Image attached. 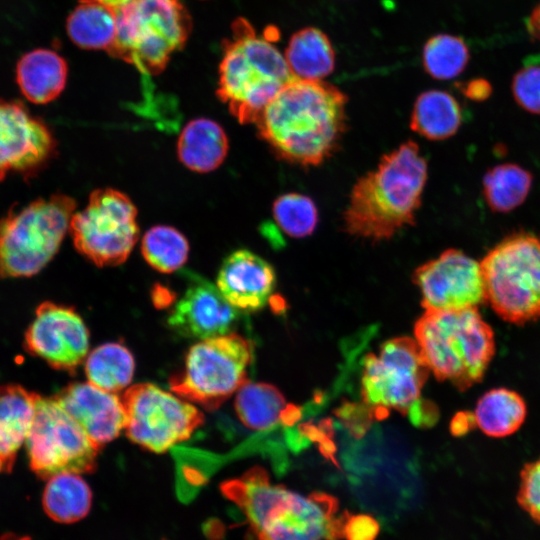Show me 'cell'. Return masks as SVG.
Wrapping results in <instances>:
<instances>
[{
    "label": "cell",
    "instance_id": "obj_19",
    "mask_svg": "<svg viewBox=\"0 0 540 540\" xmlns=\"http://www.w3.org/2000/svg\"><path fill=\"white\" fill-rule=\"evenodd\" d=\"M275 284L273 267L246 249L229 254L216 279V286L224 298L241 312L263 308L272 296Z\"/></svg>",
    "mask_w": 540,
    "mask_h": 540
},
{
    "label": "cell",
    "instance_id": "obj_20",
    "mask_svg": "<svg viewBox=\"0 0 540 540\" xmlns=\"http://www.w3.org/2000/svg\"><path fill=\"white\" fill-rule=\"evenodd\" d=\"M39 395L21 385H0V473H9L30 432Z\"/></svg>",
    "mask_w": 540,
    "mask_h": 540
},
{
    "label": "cell",
    "instance_id": "obj_36",
    "mask_svg": "<svg viewBox=\"0 0 540 540\" xmlns=\"http://www.w3.org/2000/svg\"><path fill=\"white\" fill-rule=\"evenodd\" d=\"M379 530V523L370 515L346 513L342 537L347 540H375Z\"/></svg>",
    "mask_w": 540,
    "mask_h": 540
},
{
    "label": "cell",
    "instance_id": "obj_7",
    "mask_svg": "<svg viewBox=\"0 0 540 540\" xmlns=\"http://www.w3.org/2000/svg\"><path fill=\"white\" fill-rule=\"evenodd\" d=\"M116 11L117 31L107 52L147 75L160 73L191 29L179 0H133Z\"/></svg>",
    "mask_w": 540,
    "mask_h": 540
},
{
    "label": "cell",
    "instance_id": "obj_40",
    "mask_svg": "<svg viewBox=\"0 0 540 540\" xmlns=\"http://www.w3.org/2000/svg\"><path fill=\"white\" fill-rule=\"evenodd\" d=\"M0 540H32L29 536L26 535H18L15 533H5L0 536Z\"/></svg>",
    "mask_w": 540,
    "mask_h": 540
},
{
    "label": "cell",
    "instance_id": "obj_28",
    "mask_svg": "<svg viewBox=\"0 0 540 540\" xmlns=\"http://www.w3.org/2000/svg\"><path fill=\"white\" fill-rule=\"evenodd\" d=\"M66 28L78 47L107 51L116 37V11L103 4L81 2L68 16Z\"/></svg>",
    "mask_w": 540,
    "mask_h": 540
},
{
    "label": "cell",
    "instance_id": "obj_15",
    "mask_svg": "<svg viewBox=\"0 0 540 540\" xmlns=\"http://www.w3.org/2000/svg\"><path fill=\"white\" fill-rule=\"evenodd\" d=\"M412 280L425 310L478 308L486 303L480 262L450 248L419 266Z\"/></svg>",
    "mask_w": 540,
    "mask_h": 540
},
{
    "label": "cell",
    "instance_id": "obj_16",
    "mask_svg": "<svg viewBox=\"0 0 540 540\" xmlns=\"http://www.w3.org/2000/svg\"><path fill=\"white\" fill-rule=\"evenodd\" d=\"M24 347L52 368L71 372L88 355L89 332L73 308L46 301L36 308L25 332Z\"/></svg>",
    "mask_w": 540,
    "mask_h": 540
},
{
    "label": "cell",
    "instance_id": "obj_1",
    "mask_svg": "<svg viewBox=\"0 0 540 540\" xmlns=\"http://www.w3.org/2000/svg\"><path fill=\"white\" fill-rule=\"evenodd\" d=\"M346 103V95L330 83L295 78L265 106L255 125L278 158L316 166L340 143Z\"/></svg>",
    "mask_w": 540,
    "mask_h": 540
},
{
    "label": "cell",
    "instance_id": "obj_13",
    "mask_svg": "<svg viewBox=\"0 0 540 540\" xmlns=\"http://www.w3.org/2000/svg\"><path fill=\"white\" fill-rule=\"evenodd\" d=\"M122 401L128 438L154 453L187 440L204 421L202 412L189 401L151 383L129 387Z\"/></svg>",
    "mask_w": 540,
    "mask_h": 540
},
{
    "label": "cell",
    "instance_id": "obj_3",
    "mask_svg": "<svg viewBox=\"0 0 540 540\" xmlns=\"http://www.w3.org/2000/svg\"><path fill=\"white\" fill-rule=\"evenodd\" d=\"M427 180V163L414 141L385 154L353 186L343 214L346 231L372 241L390 239L415 223Z\"/></svg>",
    "mask_w": 540,
    "mask_h": 540
},
{
    "label": "cell",
    "instance_id": "obj_10",
    "mask_svg": "<svg viewBox=\"0 0 540 540\" xmlns=\"http://www.w3.org/2000/svg\"><path fill=\"white\" fill-rule=\"evenodd\" d=\"M136 218L137 209L126 194L101 188L73 214L69 232L76 250L95 265L116 266L128 258L139 238Z\"/></svg>",
    "mask_w": 540,
    "mask_h": 540
},
{
    "label": "cell",
    "instance_id": "obj_6",
    "mask_svg": "<svg viewBox=\"0 0 540 540\" xmlns=\"http://www.w3.org/2000/svg\"><path fill=\"white\" fill-rule=\"evenodd\" d=\"M76 208L68 195L38 198L0 220V278L31 277L57 254Z\"/></svg>",
    "mask_w": 540,
    "mask_h": 540
},
{
    "label": "cell",
    "instance_id": "obj_35",
    "mask_svg": "<svg viewBox=\"0 0 540 540\" xmlns=\"http://www.w3.org/2000/svg\"><path fill=\"white\" fill-rule=\"evenodd\" d=\"M516 499L520 508L540 524V457L523 466Z\"/></svg>",
    "mask_w": 540,
    "mask_h": 540
},
{
    "label": "cell",
    "instance_id": "obj_39",
    "mask_svg": "<svg viewBox=\"0 0 540 540\" xmlns=\"http://www.w3.org/2000/svg\"><path fill=\"white\" fill-rule=\"evenodd\" d=\"M80 1L81 2H95V3L103 4L113 9H117L121 6L128 4L129 2L133 0H80Z\"/></svg>",
    "mask_w": 540,
    "mask_h": 540
},
{
    "label": "cell",
    "instance_id": "obj_2",
    "mask_svg": "<svg viewBox=\"0 0 540 540\" xmlns=\"http://www.w3.org/2000/svg\"><path fill=\"white\" fill-rule=\"evenodd\" d=\"M223 495L244 514L255 540H340L347 512L326 493L308 496L271 483L255 466L221 484Z\"/></svg>",
    "mask_w": 540,
    "mask_h": 540
},
{
    "label": "cell",
    "instance_id": "obj_5",
    "mask_svg": "<svg viewBox=\"0 0 540 540\" xmlns=\"http://www.w3.org/2000/svg\"><path fill=\"white\" fill-rule=\"evenodd\" d=\"M414 334L430 372L461 391L482 380L495 354L494 332L478 308L425 310Z\"/></svg>",
    "mask_w": 540,
    "mask_h": 540
},
{
    "label": "cell",
    "instance_id": "obj_18",
    "mask_svg": "<svg viewBox=\"0 0 540 540\" xmlns=\"http://www.w3.org/2000/svg\"><path fill=\"white\" fill-rule=\"evenodd\" d=\"M54 398L99 447L114 440L125 429L122 399L90 382L71 383Z\"/></svg>",
    "mask_w": 540,
    "mask_h": 540
},
{
    "label": "cell",
    "instance_id": "obj_22",
    "mask_svg": "<svg viewBox=\"0 0 540 540\" xmlns=\"http://www.w3.org/2000/svg\"><path fill=\"white\" fill-rule=\"evenodd\" d=\"M228 147L227 135L217 122L197 118L182 129L177 142V153L187 168L206 173L222 164Z\"/></svg>",
    "mask_w": 540,
    "mask_h": 540
},
{
    "label": "cell",
    "instance_id": "obj_4",
    "mask_svg": "<svg viewBox=\"0 0 540 540\" xmlns=\"http://www.w3.org/2000/svg\"><path fill=\"white\" fill-rule=\"evenodd\" d=\"M295 79L284 55L246 19L232 24L219 65L217 95L242 124L257 121L265 106Z\"/></svg>",
    "mask_w": 540,
    "mask_h": 540
},
{
    "label": "cell",
    "instance_id": "obj_27",
    "mask_svg": "<svg viewBox=\"0 0 540 540\" xmlns=\"http://www.w3.org/2000/svg\"><path fill=\"white\" fill-rule=\"evenodd\" d=\"M91 505V489L79 474L61 473L48 479L42 506L52 520L63 524L75 523L89 513Z\"/></svg>",
    "mask_w": 540,
    "mask_h": 540
},
{
    "label": "cell",
    "instance_id": "obj_37",
    "mask_svg": "<svg viewBox=\"0 0 540 540\" xmlns=\"http://www.w3.org/2000/svg\"><path fill=\"white\" fill-rule=\"evenodd\" d=\"M459 88L467 98L477 102L486 100L492 94V85L483 78H475L462 83Z\"/></svg>",
    "mask_w": 540,
    "mask_h": 540
},
{
    "label": "cell",
    "instance_id": "obj_26",
    "mask_svg": "<svg viewBox=\"0 0 540 540\" xmlns=\"http://www.w3.org/2000/svg\"><path fill=\"white\" fill-rule=\"evenodd\" d=\"M461 121V107L451 94L441 90H429L416 99L410 127L430 140H443L457 132Z\"/></svg>",
    "mask_w": 540,
    "mask_h": 540
},
{
    "label": "cell",
    "instance_id": "obj_8",
    "mask_svg": "<svg viewBox=\"0 0 540 540\" xmlns=\"http://www.w3.org/2000/svg\"><path fill=\"white\" fill-rule=\"evenodd\" d=\"M486 303L503 320L523 325L540 318V238L513 233L480 262Z\"/></svg>",
    "mask_w": 540,
    "mask_h": 540
},
{
    "label": "cell",
    "instance_id": "obj_32",
    "mask_svg": "<svg viewBox=\"0 0 540 540\" xmlns=\"http://www.w3.org/2000/svg\"><path fill=\"white\" fill-rule=\"evenodd\" d=\"M469 56L468 46L462 38L437 34L424 45L422 62L431 77L450 80L462 73L468 64Z\"/></svg>",
    "mask_w": 540,
    "mask_h": 540
},
{
    "label": "cell",
    "instance_id": "obj_30",
    "mask_svg": "<svg viewBox=\"0 0 540 540\" xmlns=\"http://www.w3.org/2000/svg\"><path fill=\"white\" fill-rule=\"evenodd\" d=\"M532 186L531 173L517 164H499L483 177V195L488 206L506 213L520 206Z\"/></svg>",
    "mask_w": 540,
    "mask_h": 540
},
{
    "label": "cell",
    "instance_id": "obj_21",
    "mask_svg": "<svg viewBox=\"0 0 540 540\" xmlns=\"http://www.w3.org/2000/svg\"><path fill=\"white\" fill-rule=\"evenodd\" d=\"M68 75L65 59L57 52L38 48L18 60L16 82L22 95L34 104H47L64 90Z\"/></svg>",
    "mask_w": 540,
    "mask_h": 540
},
{
    "label": "cell",
    "instance_id": "obj_11",
    "mask_svg": "<svg viewBox=\"0 0 540 540\" xmlns=\"http://www.w3.org/2000/svg\"><path fill=\"white\" fill-rule=\"evenodd\" d=\"M25 443L30 468L41 479L92 472L100 449L54 396H39Z\"/></svg>",
    "mask_w": 540,
    "mask_h": 540
},
{
    "label": "cell",
    "instance_id": "obj_17",
    "mask_svg": "<svg viewBox=\"0 0 540 540\" xmlns=\"http://www.w3.org/2000/svg\"><path fill=\"white\" fill-rule=\"evenodd\" d=\"M240 312L224 298L216 285L192 275L167 323L181 336L202 340L231 333Z\"/></svg>",
    "mask_w": 540,
    "mask_h": 540
},
{
    "label": "cell",
    "instance_id": "obj_34",
    "mask_svg": "<svg viewBox=\"0 0 540 540\" xmlns=\"http://www.w3.org/2000/svg\"><path fill=\"white\" fill-rule=\"evenodd\" d=\"M512 94L527 112L540 114V64H526L512 79Z\"/></svg>",
    "mask_w": 540,
    "mask_h": 540
},
{
    "label": "cell",
    "instance_id": "obj_29",
    "mask_svg": "<svg viewBox=\"0 0 540 540\" xmlns=\"http://www.w3.org/2000/svg\"><path fill=\"white\" fill-rule=\"evenodd\" d=\"M135 370L133 355L118 342L105 343L86 357L85 373L88 382L105 391L116 393L132 381Z\"/></svg>",
    "mask_w": 540,
    "mask_h": 540
},
{
    "label": "cell",
    "instance_id": "obj_24",
    "mask_svg": "<svg viewBox=\"0 0 540 540\" xmlns=\"http://www.w3.org/2000/svg\"><path fill=\"white\" fill-rule=\"evenodd\" d=\"M284 57L294 77L302 80H322L335 65V53L329 38L314 27H306L293 34Z\"/></svg>",
    "mask_w": 540,
    "mask_h": 540
},
{
    "label": "cell",
    "instance_id": "obj_9",
    "mask_svg": "<svg viewBox=\"0 0 540 540\" xmlns=\"http://www.w3.org/2000/svg\"><path fill=\"white\" fill-rule=\"evenodd\" d=\"M252 356L251 343L236 333L202 339L187 352L170 388L189 402L217 409L247 381Z\"/></svg>",
    "mask_w": 540,
    "mask_h": 540
},
{
    "label": "cell",
    "instance_id": "obj_31",
    "mask_svg": "<svg viewBox=\"0 0 540 540\" xmlns=\"http://www.w3.org/2000/svg\"><path fill=\"white\" fill-rule=\"evenodd\" d=\"M141 252L146 262L155 270L171 273L187 261L189 243L177 229L167 225L150 228L142 238Z\"/></svg>",
    "mask_w": 540,
    "mask_h": 540
},
{
    "label": "cell",
    "instance_id": "obj_25",
    "mask_svg": "<svg viewBox=\"0 0 540 540\" xmlns=\"http://www.w3.org/2000/svg\"><path fill=\"white\" fill-rule=\"evenodd\" d=\"M526 414L525 401L517 392L495 388L478 399L473 418L484 434L502 438L515 433L524 423Z\"/></svg>",
    "mask_w": 540,
    "mask_h": 540
},
{
    "label": "cell",
    "instance_id": "obj_23",
    "mask_svg": "<svg viewBox=\"0 0 540 540\" xmlns=\"http://www.w3.org/2000/svg\"><path fill=\"white\" fill-rule=\"evenodd\" d=\"M235 410L241 422L253 430L269 429L298 415L275 386L248 380L237 390Z\"/></svg>",
    "mask_w": 540,
    "mask_h": 540
},
{
    "label": "cell",
    "instance_id": "obj_38",
    "mask_svg": "<svg viewBox=\"0 0 540 540\" xmlns=\"http://www.w3.org/2000/svg\"><path fill=\"white\" fill-rule=\"evenodd\" d=\"M527 30L536 40L540 41V3L533 9L527 19Z\"/></svg>",
    "mask_w": 540,
    "mask_h": 540
},
{
    "label": "cell",
    "instance_id": "obj_14",
    "mask_svg": "<svg viewBox=\"0 0 540 540\" xmlns=\"http://www.w3.org/2000/svg\"><path fill=\"white\" fill-rule=\"evenodd\" d=\"M57 143L50 128L20 101L0 98V182L29 180L52 160Z\"/></svg>",
    "mask_w": 540,
    "mask_h": 540
},
{
    "label": "cell",
    "instance_id": "obj_12",
    "mask_svg": "<svg viewBox=\"0 0 540 540\" xmlns=\"http://www.w3.org/2000/svg\"><path fill=\"white\" fill-rule=\"evenodd\" d=\"M430 370L415 339L397 337L384 342L378 354L364 358L363 400L378 408L420 415L422 388Z\"/></svg>",
    "mask_w": 540,
    "mask_h": 540
},
{
    "label": "cell",
    "instance_id": "obj_33",
    "mask_svg": "<svg viewBox=\"0 0 540 540\" xmlns=\"http://www.w3.org/2000/svg\"><path fill=\"white\" fill-rule=\"evenodd\" d=\"M272 213L278 227L293 238L311 235L318 224V209L314 201L299 193L279 196L273 203Z\"/></svg>",
    "mask_w": 540,
    "mask_h": 540
}]
</instances>
